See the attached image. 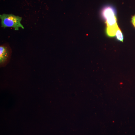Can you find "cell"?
<instances>
[{"instance_id":"6da1fadb","label":"cell","mask_w":135,"mask_h":135,"mask_svg":"<svg viewBox=\"0 0 135 135\" xmlns=\"http://www.w3.org/2000/svg\"><path fill=\"white\" fill-rule=\"evenodd\" d=\"M101 15L106 22L107 36L111 37L115 36L119 28L117 24L116 10L112 6H105L101 10Z\"/></svg>"},{"instance_id":"7a4b0ae2","label":"cell","mask_w":135,"mask_h":135,"mask_svg":"<svg viewBox=\"0 0 135 135\" xmlns=\"http://www.w3.org/2000/svg\"><path fill=\"white\" fill-rule=\"evenodd\" d=\"M1 20V26L4 28L6 27H12L16 31H18L19 28L24 29L21 24L22 17L16 16L12 14H3L0 15Z\"/></svg>"},{"instance_id":"3957f363","label":"cell","mask_w":135,"mask_h":135,"mask_svg":"<svg viewBox=\"0 0 135 135\" xmlns=\"http://www.w3.org/2000/svg\"><path fill=\"white\" fill-rule=\"evenodd\" d=\"M9 57V51L5 46H0V64L1 66L4 65L7 62Z\"/></svg>"},{"instance_id":"277c9868","label":"cell","mask_w":135,"mask_h":135,"mask_svg":"<svg viewBox=\"0 0 135 135\" xmlns=\"http://www.w3.org/2000/svg\"><path fill=\"white\" fill-rule=\"evenodd\" d=\"M116 39L119 41L123 42V33L119 27L118 28L117 32H116Z\"/></svg>"},{"instance_id":"5b68a950","label":"cell","mask_w":135,"mask_h":135,"mask_svg":"<svg viewBox=\"0 0 135 135\" xmlns=\"http://www.w3.org/2000/svg\"><path fill=\"white\" fill-rule=\"evenodd\" d=\"M131 23L135 28V15L132 17V18H131Z\"/></svg>"}]
</instances>
